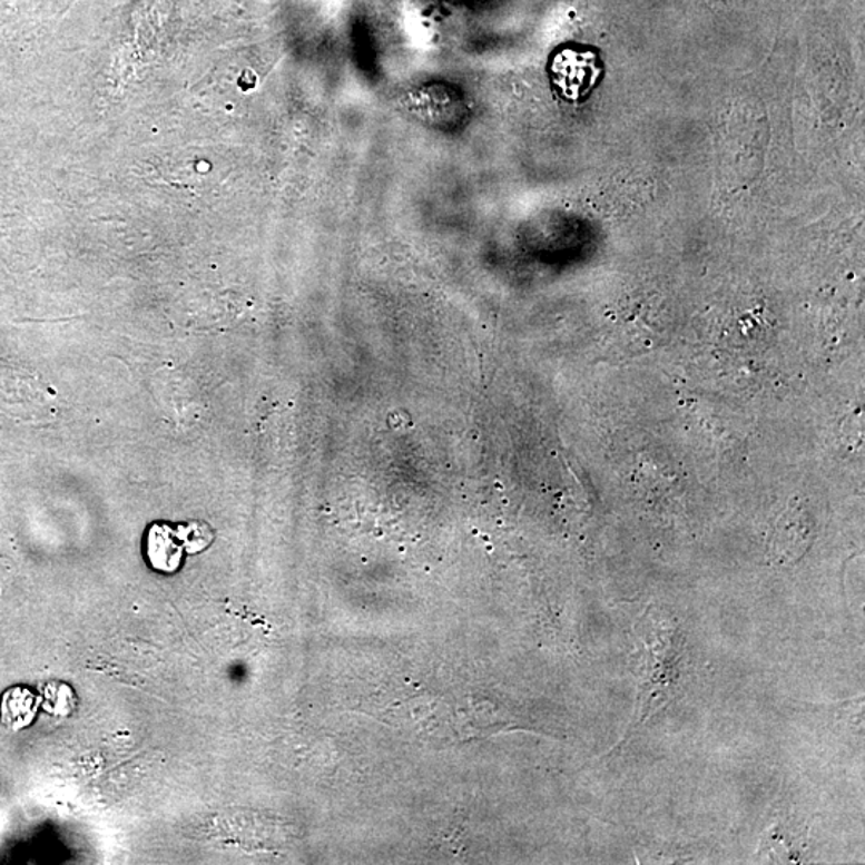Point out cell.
<instances>
[{"instance_id": "cell-1", "label": "cell", "mask_w": 865, "mask_h": 865, "mask_svg": "<svg viewBox=\"0 0 865 865\" xmlns=\"http://www.w3.org/2000/svg\"><path fill=\"white\" fill-rule=\"evenodd\" d=\"M812 540V523L808 513L800 509H788L780 517L773 532V557L780 563L795 561L808 550Z\"/></svg>"}, {"instance_id": "cell-2", "label": "cell", "mask_w": 865, "mask_h": 865, "mask_svg": "<svg viewBox=\"0 0 865 865\" xmlns=\"http://www.w3.org/2000/svg\"><path fill=\"white\" fill-rule=\"evenodd\" d=\"M553 71L564 92L580 95L593 86L600 75V65L590 52L566 50L554 61Z\"/></svg>"}]
</instances>
